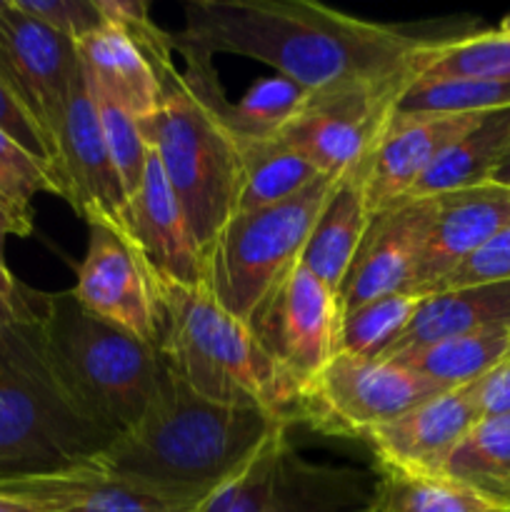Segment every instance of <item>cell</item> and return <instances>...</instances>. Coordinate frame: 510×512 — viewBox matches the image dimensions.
I'll return each instance as SVG.
<instances>
[{"label":"cell","instance_id":"1","mask_svg":"<svg viewBox=\"0 0 510 512\" xmlns=\"http://www.w3.org/2000/svg\"><path fill=\"white\" fill-rule=\"evenodd\" d=\"M175 50L240 55L275 68L300 88L413 83L430 35L375 23L313 0H190Z\"/></svg>","mask_w":510,"mask_h":512},{"label":"cell","instance_id":"2","mask_svg":"<svg viewBox=\"0 0 510 512\" xmlns=\"http://www.w3.org/2000/svg\"><path fill=\"white\" fill-rule=\"evenodd\" d=\"M283 430H290L288 420L258 408L213 403L165 365L138 423L95 460L168 503L198 512Z\"/></svg>","mask_w":510,"mask_h":512},{"label":"cell","instance_id":"3","mask_svg":"<svg viewBox=\"0 0 510 512\" xmlns=\"http://www.w3.org/2000/svg\"><path fill=\"white\" fill-rule=\"evenodd\" d=\"M160 83L158 105L138 120L158 158L200 255L233 218L243 183L240 143L225 123V98L208 55L175 50L163 33L140 45Z\"/></svg>","mask_w":510,"mask_h":512},{"label":"cell","instance_id":"4","mask_svg":"<svg viewBox=\"0 0 510 512\" xmlns=\"http://www.w3.org/2000/svg\"><path fill=\"white\" fill-rule=\"evenodd\" d=\"M150 285L155 348L190 390L213 403L258 408L295 423L300 385L268 358L245 320L220 308L203 285Z\"/></svg>","mask_w":510,"mask_h":512},{"label":"cell","instance_id":"5","mask_svg":"<svg viewBox=\"0 0 510 512\" xmlns=\"http://www.w3.org/2000/svg\"><path fill=\"white\" fill-rule=\"evenodd\" d=\"M108 445L60 385L40 313L0 330V480L90 463Z\"/></svg>","mask_w":510,"mask_h":512},{"label":"cell","instance_id":"6","mask_svg":"<svg viewBox=\"0 0 510 512\" xmlns=\"http://www.w3.org/2000/svg\"><path fill=\"white\" fill-rule=\"evenodd\" d=\"M40 328L55 375L88 423L110 443L128 433L158 390V348L95 318L70 290L43 293Z\"/></svg>","mask_w":510,"mask_h":512},{"label":"cell","instance_id":"7","mask_svg":"<svg viewBox=\"0 0 510 512\" xmlns=\"http://www.w3.org/2000/svg\"><path fill=\"white\" fill-rule=\"evenodd\" d=\"M335 178L315 180L295 198L235 213L203 253V288L210 298L248 320L260 300L300 263L310 228Z\"/></svg>","mask_w":510,"mask_h":512},{"label":"cell","instance_id":"8","mask_svg":"<svg viewBox=\"0 0 510 512\" xmlns=\"http://www.w3.org/2000/svg\"><path fill=\"white\" fill-rule=\"evenodd\" d=\"M438 393L445 390L403 365L338 350L300 390L295 423H308L323 435L363 440L373 428Z\"/></svg>","mask_w":510,"mask_h":512},{"label":"cell","instance_id":"9","mask_svg":"<svg viewBox=\"0 0 510 512\" xmlns=\"http://www.w3.org/2000/svg\"><path fill=\"white\" fill-rule=\"evenodd\" d=\"M373 495L368 475L305 460L283 430L200 512H358Z\"/></svg>","mask_w":510,"mask_h":512},{"label":"cell","instance_id":"10","mask_svg":"<svg viewBox=\"0 0 510 512\" xmlns=\"http://www.w3.org/2000/svg\"><path fill=\"white\" fill-rule=\"evenodd\" d=\"M410 83H350L310 93L280 140L310 160L325 178L363 168Z\"/></svg>","mask_w":510,"mask_h":512},{"label":"cell","instance_id":"11","mask_svg":"<svg viewBox=\"0 0 510 512\" xmlns=\"http://www.w3.org/2000/svg\"><path fill=\"white\" fill-rule=\"evenodd\" d=\"M338 293L295 265L248 315V328L268 358L303 385L338 353L340 335Z\"/></svg>","mask_w":510,"mask_h":512},{"label":"cell","instance_id":"12","mask_svg":"<svg viewBox=\"0 0 510 512\" xmlns=\"http://www.w3.org/2000/svg\"><path fill=\"white\" fill-rule=\"evenodd\" d=\"M53 173L58 195L88 225L128 230V193L100 130L83 68L70 90L68 105L53 133Z\"/></svg>","mask_w":510,"mask_h":512},{"label":"cell","instance_id":"13","mask_svg":"<svg viewBox=\"0 0 510 512\" xmlns=\"http://www.w3.org/2000/svg\"><path fill=\"white\" fill-rule=\"evenodd\" d=\"M95 318L155 345V298L150 275L123 233L110 225H88V248L70 290Z\"/></svg>","mask_w":510,"mask_h":512},{"label":"cell","instance_id":"14","mask_svg":"<svg viewBox=\"0 0 510 512\" xmlns=\"http://www.w3.org/2000/svg\"><path fill=\"white\" fill-rule=\"evenodd\" d=\"M508 223V188L483 183L475 188L435 195L423 248L405 285V293L418 298L438 293L445 280Z\"/></svg>","mask_w":510,"mask_h":512},{"label":"cell","instance_id":"15","mask_svg":"<svg viewBox=\"0 0 510 512\" xmlns=\"http://www.w3.org/2000/svg\"><path fill=\"white\" fill-rule=\"evenodd\" d=\"M0 53L53 143V133L80 75L78 45L15 5L0 0Z\"/></svg>","mask_w":510,"mask_h":512},{"label":"cell","instance_id":"16","mask_svg":"<svg viewBox=\"0 0 510 512\" xmlns=\"http://www.w3.org/2000/svg\"><path fill=\"white\" fill-rule=\"evenodd\" d=\"M125 238L148 270L150 283L180 288L203 285V255L153 150L148 153L143 180L128 200Z\"/></svg>","mask_w":510,"mask_h":512},{"label":"cell","instance_id":"17","mask_svg":"<svg viewBox=\"0 0 510 512\" xmlns=\"http://www.w3.org/2000/svg\"><path fill=\"white\" fill-rule=\"evenodd\" d=\"M430 215L433 198H405L375 210L338 293L340 313L383 295L405 293L423 248Z\"/></svg>","mask_w":510,"mask_h":512},{"label":"cell","instance_id":"18","mask_svg":"<svg viewBox=\"0 0 510 512\" xmlns=\"http://www.w3.org/2000/svg\"><path fill=\"white\" fill-rule=\"evenodd\" d=\"M475 423L478 413L463 388L445 390L373 428L363 443L380 473H443L453 450Z\"/></svg>","mask_w":510,"mask_h":512},{"label":"cell","instance_id":"19","mask_svg":"<svg viewBox=\"0 0 510 512\" xmlns=\"http://www.w3.org/2000/svg\"><path fill=\"white\" fill-rule=\"evenodd\" d=\"M485 113H395L365 165L370 208L383 210L410 198L430 165L458 143Z\"/></svg>","mask_w":510,"mask_h":512},{"label":"cell","instance_id":"20","mask_svg":"<svg viewBox=\"0 0 510 512\" xmlns=\"http://www.w3.org/2000/svg\"><path fill=\"white\" fill-rule=\"evenodd\" d=\"M0 490L43 512H193L110 473L98 460L58 473L0 480Z\"/></svg>","mask_w":510,"mask_h":512},{"label":"cell","instance_id":"21","mask_svg":"<svg viewBox=\"0 0 510 512\" xmlns=\"http://www.w3.org/2000/svg\"><path fill=\"white\" fill-rule=\"evenodd\" d=\"M483 333H510V280L460 285L420 298L408 328L380 360H393L440 340Z\"/></svg>","mask_w":510,"mask_h":512},{"label":"cell","instance_id":"22","mask_svg":"<svg viewBox=\"0 0 510 512\" xmlns=\"http://www.w3.org/2000/svg\"><path fill=\"white\" fill-rule=\"evenodd\" d=\"M365 165L335 178L300 255V265L323 280L333 293L343 288L345 275L373 218L365 190Z\"/></svg>","mask_w":510,"mask_h":512},{"label":"cell","instance_id":"23","mask_svg":"<svg viewBox=\"0 0 510 512\" xmlns=\"http://www.w3.org/2000/svg\"><path fill=\"white\" fill-rule=\"evenodd\" d=\"M75 45L90 83L118 100L138 120L153 113L160 98L158 75L148 55L123 28L103 23Z\"/></svg>","mask_w":510,"mask_h":512},{"label":"cell","instance_id":"24","mask_svg":"<svg viewBox=\"0 0 510 512\" xmlns=\"http://www.w3.org/2000/svg\"><path fill=\"white\" fill-rule=\"evenodd\" d=\"M510 150V108L485 113L473 130L450 145L428 173L418 180L410 198H435L453 190L488 183L495 165Z\"/></svg>","mask_w":510,"mask_h":512},{"label":"cell","instance_id":"25","mask_svg":"<svg viewBox=\"0 0 510 512\" xmlns=\"http://www.w3.org/2000/svg\"><path fill=\"white\" fill-rule=\"evenodd\" d=\"M238 143L243 158V183H240L235 213L278 205L303 193L315 180L325 178L305 155L280 138L238 140Z\"/></svg>","mask_w":510,"mask_h":512},{"label":"cell","instance_id":"26","mask_svg":"<svg viewBox=\"0 0 510 512\" xmlns=\"http://www.w3.org/2000/svg\"><path fill=\"white\" fill-rule=\"evenodd\" d=\"M510 355V333H483L448 338L425 348L398 355V363L413 373L423 375L443 390H458L478 380Z\"/></svg>","mask_w":510,"mask_h":512},{"label":"cell","instance_id":"27","mask_svg":"<svg viewBox=\"0 0 510 512\" xmlns=\"http://www.w3.org/2000/svg\"><path fill=\"white\" fill-rule=\"evenodd\" d=\"M443 473L510 510V413L478 420L453 450Z\"/></svg>","mask_w":510,"mask_h":512},{"label":"cell","instance_id":"28","mask_svg":"<svg viewBox=\"0 0 510 512\" xmlns=\"http://www.w3.org/2000/svg\"><path fill=\"white\" fill-rule=\"evenodd\" d=\"M415 80H503L510 83V33L433 38L418 53Z\"/></svg>","mask_w":510,"mask_h":512},{"label":"cell","instance_id":"29","mask_svg":"<svg viewBox=\"0 0 510 512\" xmlns=\"http://www.w3.org/2000/svg\"><path fill=\"white\" fill-rule=\"evenodd\" d=\"M368 512H510L445 473H380Z\"/></svg>","mask_w":510,"mask_h":512},{"label":"cell","instance_id":"30","mask_svg":"<svg viewBox=\"0 0 510 512\" xmlns=\"http://www.w3.org/2000/svg\"><path fill=\"white\" fill-rule=\"evenodd\" d=\"M308 98L310 90L283 75L260 78L240 95V100L225 105V123L238 140L280 138L298 118Z\"/></svg>","mask_w":510,"mask_h":512},{"label":"cell","instance_id":"31","mask_svg":"<svg viewBox=\"0 0 510 512\" xmlns=\"http://www.w3.org/2000/svg\"><path fill=\"white\" fill-rule=\"evenodd\" d=\"M418 305V295L393 293L348 310L340 320L338 350L358 358L380 360L408 328Z\"/></svg>","mask_w":510,"mask_h":512},{"label":"cell","instance_id":"32","mask_svg":"<svg viewBox=\"0 0 510 512\" xmlns=\"http://www.w3.org/2000/svg\"><path fill=\"white\" fill-rule=\"evenodd\" d=\"M40 193L58 195L53 170L0 130V210L13 220L20 238L33 233V200Z\"/></svg>","mask_w":510,"mask_h":512},{"label":"cell","instance_id":"33","mask_svg":"<svg viewBox=\"0 0 510 512\" xmlns=\"http://www.w3.org/2000/svg\"><path fill=\"white\" fill-rule=\"evenodd\" d=\"M510 108L503 80H413L400 93L395 113H493Z\"/></svg>","mask_w":510,"mask_h":512},{"label":"cell","instance_id":"34","mask_svg":"<svg viewBox=\"0 0 510 512\" xmlns=\"http://www.w3.org/2000/svg\"><path fill=\"white\" fill-rule=\"evenodd\" d=\"M83 68V65H80ZM88 80V75H85ZM90 98H93L95 113H98L100 130H103L105 145H108V153L113 158L115 170L120 175V183H123L125 193L130 195L138 190L140 180H143L145 165H148V143H145L143 133H140L138 118H135L130 110H125L123 105L115 98H110L105 90H100L98 85H93L88 80Z\"/></svg>","mask_w":510,"mask_h":512},{"label":"cell","instance_id":"35","mask_svg":"<svg viewBox=\"0 0 510 512\" xmlns=\"http://www.w3.org/2000/svg\"><path fill=\"white\" fill-rule=\"evenodd\" d=\"M0 130L8 133L13 140H18L25 150H30L35 158L43 160L53 170V143H50L48 133L43 130L40 120L35 118L33 108L25 100L13 70L5 63L3 53H0Z\"/></svg>","mask_w":510,"mask_h":512},{"label":"cell","instance_id":"36","mask_svg":"<svg viewBox=\"0 0 510 512\" xmlns=\"http://www.w3.org/2000/svg\"><path fill=\"white\" fill-rule=\"evenodd\" d=\"M15 5L73 43H80L105 23L95 0H15Z\"/></svg>","mask_w":510,"mask_h":512},{"label":"cell","instance_id":"37","mask_svg":"<svg viewBox=\"0 0 510 512\" xmlns=\"http://www.w3.org/2000/svg\"><path fill=\"white\" fill-rule=\"evenodd\" d=\"M510 280V223L503 225L473 258L465 260L440 290Z\"/></svg>","mask_w":510,"mask_h":512},{"label":"cell","instance_id":"38","mask_svg":"<svg viewBox=\"0 0 510 512\" xmlns=\"http://www.w3.org/2000/svg\"><path fill=\"white\" fill-rule=\"evenodd\" d=\"M463 393L468 395L470 405L478 413V420L498 418V415L510 413V355L490 368L488 373L480 375L470 385H465Z\"/></svg>","mask_w":510,"mask_h":512},{"label":"cell","instance_id":"39","mask_svg":"<svg viewBox=\"0 0 510 512\" xmlns=\"http://www.w3.org/2000/svg\"><path fill=\"white\" fill-rule=\"evenodd\" d=\"M43 305V293L28 288L18 278L0 275V330L20 320L35 318Z\"/></svg>","mask_w":510,"mask_h":512},{"label":"cell","instance_id":"40","mask_svg":"<svg viewBox=\"0 0 510 512\" xmlns=\"http://www.w3.org/2000/svg\"><path fill=\"white\" fill-rule=\"evenodd\" d=\"M10 235H18V230H15L13 220L0 210V275H3V278H15L13 270L8 268V260H5V240H8Z\"/></svg>","mask_w":510,"mask_h":512},{"label":"cell","instance_id":"41","mask_svg":"<svg viewBox=\"0 0 510 512\" xmlns=\"http://www.w3.org/2000/svg\"><path fill=\"white\" fill-rule=\"evenodd\" d=\"M0 512H43L38 505L28 503V500L18 498V495H10L0 490Z\"/></svg>","mask_w":510,"mask_h":512},{"label":"cell","instance_id":"42","mask_svg":"<svg viewBox=\"0 0 510 512\" xmlns=\"http://www.w3.org/2000/svg\"><path fill=\"white\" fill-rule=\"evenodd\" d=\"M488 183L500 185V188H508L510 190V150L503 155V160H500V163L495 165V170H493V173H490Z\"/></svg>","mask_w":510,"mask_h":512},{"label":"cell","instance_id":"43","mask_svg":"<svg viewBox=\"0 0 510 512\" xmlns=\"http://www.w3.org/2000/svg\"><path fill=\"white\" fill-rule=\"evenodd\" d=\"M498 30H500V33H510V13H508V15H505V18H503V20H500Z\"/></svg>","mask_w":510,"mask_h":512},{"label":"cell","instance_id":"44","mask_svg":"<svg viewBox=\"0 0 510 512\" xmlns=\"http://www.w3.org/2000/svg\"><path fill=\"white\" fill-rule=\"evenodd\" d=\"M358 512H368V508H365V510H358Z\"/></svg>","mask_w":510,"mask_h":512}]
</instances>
